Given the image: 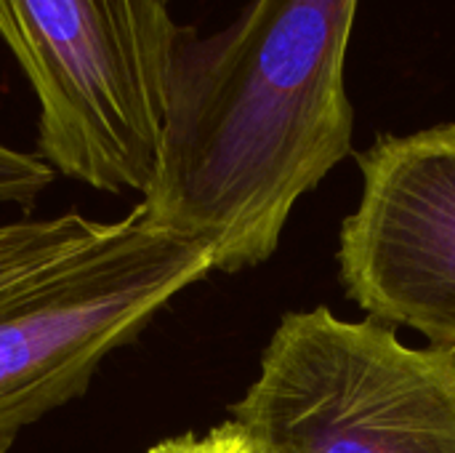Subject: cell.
<instances>
[{
  "label": "cell",
  "mask_w": 455,
  "mask_h": 453,
  "mask_svg": "<svg viewBox=\"0 0 455 453\" xmlns=\"http://www.w3.org/2000/svg\"><path fill=\"white\" fill-rule=\"evenodd\" d=\"M229 414L253 453H455V352L328 307L288 312Z\"/></svg>",
  "instance_id": "3"
},
{
  "label": "cell",
  "mask_w": 455,
  "mask_h": 453,
  "mask_svg": "<svg viewBox=\"0 0 455 453\" xmlns=\"http://www.w3.org/2000/svg\"><path fill=\"white\" fill-rule=\"evenodd\" d=\"M173 0H0V37L37 99V155L101 192H149L163 142Z\"/></svg>",
  "instance_id": "2"
},
{
  "label": "cell",
  "mask_w": 455,
  "mask_h": 453,
  "mask_svg": "<svg viewBox=\"0 0 455 453\" xmlns=\"http://www.w3.org/2000/svg\"><path fill=\"white\" fill-rule=\"evenodd\" d=\"M216 270L208 240L141 203L80 251L0 291V453L80 398L99 366L184 288Z\"/></svg>",
  "instance_id": "4"
},
{
  "label": "cell",
  "mask_w": 455,
  "mask_h": 453,
  "mask_svg": "<svg viewBox=\"0 0 455 453\" xmlns=\"http://www.w3.org/2000/svg\"><path fill=\"white\" fill-rule=\"evenodd\" d=\"M147 453H253L245 433L229 419L208 433H187L168 438Z\"/></svg>",
  "instance_id": "7"
},
{
  "label": "cell",
  "mask_w": 455,
  "mask_h": 453,
  "mask_svg": "<svg viewBox=\"0 0 455 453\" xmlns=\"http://www.w3.org/2000/svg\"><path fill=\"white\" fill-rule=\"evenodd\" d=\"M107 224L80 211L0 222V291L93 243Z\"/></svg>",
  "instance_id": "6"
},
{
  "label": "cell",
  "mask_w": 455,
  "mask_h": 453,
  "mask_svg": "<svg viewBox=\"0 0 455 453\" xmlns=\"http://www.w3.org/2000/svg\"><path fill=\"white\" fill-rule=\"evenodd\" d=\"M360 174L339 243L347 294L371 320L455 352V123L379 136Z\"/></svg>",
  "instance_id": "5"
},
{
  "label": "cell",
  "mask_w": 455,
  "mask_h": 453,
  "mask_svg": "<svg viewBox=\"0 0 455 453\" xmlns=\"http://www.w3.org/2000/svg\"><path fill=\"white\" fill-rule=\"evenodd\" d=\"M355 11L357 0H248L221 32L181 29L141 208L208 240L216 270L267 262L296 200L352 152Z\"/></svg>",
  "instance_id": "1"
}]
</instances>
